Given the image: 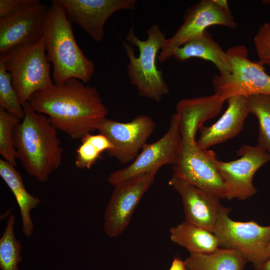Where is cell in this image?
Wrapping results in <instances>:
<instances>
[{"label": "cell", "instance_id": "obj_12", "mask_svg": "<svg viewBox=\"0 0 270 270\" xmlns=\"http://www.w3.org/2000/svg\"><path fill=\"white\" fill-rule=\"evenodd\" d=\"M240 158L230 162L218 160L216 166L224 184L226 198L246 200L257 192L253 178L258 170L270 162V154L257 146L245 144L236 152Z\"/></svg>", "mask_w": 270, "mask_h": 270}, {"label": "cell", "instance_id": "obj_23", "mask_svg": "<svg viewBox=\"0 0 270 270\" xmlns=\"http://www.w3.org/2000/svg\"><path fill=\"white\" fill-rule=\"evenodd\" d=\"M113 148L110 140L104 135L88 134L81 139V144L76 150L75 166L79 169H90L102 154Z\"/></svg>", "mask_w": 270, "mask_h": 270}, {"label": "cell", "instance_id": "obj_32", "mask_svg": "<svg viewBox=\"0 0 270 270\" xmlns=\"http://www.w3.org/2000/svg\"><path fill=\"white\" fill-rule=\"evenodd\" d=\"M267 254H268V258H270V244H269L268 246V248Z\"/></svg>", "mask_w": 270, "mask_h": 270}, {"label": "cell", "instance_id": "obj_26", "mask_svg": "<svg viewBox=\"0 0 270 270\" xmlns=\"http://www.w3.org/2000/svg\"><path fill=\"white\" fill-rule=\"evenodd\" d=\"M21 120L0 108V154L3 160L15 166L17 159L14 132L15 127Z\"/></svg>", "mask_w": 270, "mask_h": 270}, {"label": "cell", "instance_id": "obj_10", "mask_svg": "<svg viewBox=\"0 0 270 270\" xmlns=\"http://www.w3.org/2000/svg\"><path fill=\"white\" fill-rule=\"evenodd\" d=\"M181 144L178 117L174 113L169 128L158 140L146 144L134 160L128 166L112 172L108 178L113 186L135 176L157 172L166 164L174 165L178 158Z\"/></svg>", "mask_w": 270, "mask_h": 270}, {"label": "cell", "instance_id": "obj_19", "mask_svg": "<svg viewBox=\"0 0 270 270\" xmlns=\"http://www.w3.org/2000/svg\"><path fill=\"white\" fill-rule=\"evenodd\" d=\"M172 56L179 62L192 58L208 60L216 67L220 75L228 74L232 70L230 60L226 52L206 30L175 49Z\"/></svg>", "mask_w": 270, "mask_h": 270}, {"label": "cell", "instance_id": "obj_24", "mask_svg": "<svg viewBox=\"0 0 270 270\" xmlns=\"http://www.w3.org/2000/svg\"><path fill=\"white\" fill-rule=\"evenodd\" d=\"M249 113L258 122L257 146L270 154V94H255L246 97Z\"/></svg>", "mask_w": 270, "mask_h": 270}, {"label": "cell", "instance_id": "obj_13", "mask_svg": "<svg viewBox=\"0 0 270 270\" xmlns=\"http://www.w3.org/2000/svg\"><path fill=\"white\" fill-rule=\"evenodd\" d=\"M156 127L150 117L141 114L126 122L106 118L100 123L97 130L113 145V148L108 152V156L120 164H126L134 160Z\"/></svg>", "mask_w": 270, "mask_h": 270}, {"label": "cell", "instance_id": "obj_31", "mask_svg": "<svg viewBox=\"0 0 270 270\" xmlns=\"http://www.w3.org/2000/svg\"><path fill=\"white\" fill-rule=\"evenodd\" d=\"M254 268V270H270V258Z\"/></svg>", "mask_w": 270, "mask_h": 270}, {"label": "cell", "instance_id": "obj_18", "mask_svg": "<svg viewBox=\"0 0 270 270\" xmlns=\"http://www.w3.org/2000/svg\"><path fill=\"white\" fill-rule=\"evenodd\" d=\"M225 101L215 94L180 100L176 104V114L181 138L196 140L198 130L204 122L220 113Z\"/></svg>", "mask_w": 270, "mask_h": 270}, {"label": "cell", "instance_id": "obj_1", "mask_svg": "<svg viewBox=\"0 0 270 270\" xmlns=\"http://www.w3.org/2000/svg\"><path fill=\"white\" fill-rule=\"evenodd\" d=\"M28 103L47 116L58 130L74 140L97 130L108 112L96 88L76 78L34 93Z\"/></svg>", "mask_w": 270, "mask_h": 270}, {"label": "cell", "instance_id": "obj_6", "mask_svg": "<svg viewBox=\"0 0 270 270\" xmlns=\"http://www.w3.org/2000/svg\"><path fill=\"white\" fill-rule=\"evenodd\" d=\"M232 66L230 73L216 75L212 80L214 94L224 100L237 95L246 97L270 94V76L260 61L250 60L245 46L236 45L226 51Z\"/></svg>", "mask_w": 270, "mask_h": 270}, {"label": "cell", "instance_id": "obj_27", "mask_svg": "<svg viewBox=\"0 0 270 270\" xmlns=\"http://www.w3.org/2000/svg\"><path fill=\"white\" fill-rule=\"evenodd\" d=\"M0 108L22 120L24 112L12 84L10 74L0 60Z\"/></svg>", "mask_w": 270, "mask_h": 270}, {"label": "cell", "instance_id": "obj_30", "mask_svg": "<svg viewBox=\"0 0 270 270\" xmlns=\"http://www.w3.org/2000/svg\"><path fill=\"white\" fill-rule=\"evenodd\" d=\"M169 270H186L184 261L179 258H174Z\"/></svg>", "mask_w": 270, "mask_h": 270}, {"label": "cell", "instance_id": "obj_3", "mask_svg": "<svg viewBox=\"0 0 270 270\" xmlns=\"http://www.w3.org/2000/svg\"><path fill=\"white\" fill-rule=\"evenodd\" d=\"M43 36L48 59L53 66L55 84L76 78L84 83L90 81L95 66L78 46L71 22L58 0H52L48 8Z\"/></svg>", "mask_w": 270, "mask_h": 270}, {"label": "cell", "instance_id": "obj_9", "mask_svg": "<svg viewBox=\"0 0 270 270\" xmlns=\"http://www.w3.org/2000/svg\"><path fill=\"white\" fill-rule=\"evenodd\" d=\"M216 153L202 150L196 140H182L173 175L221 199L226 197L224 184L216 166Z\"/></svg>", "mask_w": 270, "mask_h": 270}, {"label": "cell", "instance_id": "obj_22", "mask_svg": "<svg viewBox=\"0 0 270 270\" xmlns=\"http://www.w3.org/2000/svg\"><path fill=\"white\" fill-rule=\"evenodd\" d=\"M247 262L239 252L224 248L208 254H190L184 260L186 270H244Z\"/></svg>", "mask_w": 270, "mask_h": 270}, {"label": "cell", "instance_id": "obj_20", "mask_svg": "<svg viewBox=\"0 0 270 270\" xmlns=\"http://www.w3.org/2000/svg\"><path fill=\"white\" fill-rule=\"evenodd\" d=\"M0 176L12 192L18 205L22 232L26 236L30 237L34 230L31 211L40 204V200L28 193L15 166L2 158L0 159Z\"/></svg>", "mask_w": 270, "mask_h": 270}, {"label": "cell", "instance_id": "obj_33", "mask_svg": "<svg viewBox=\"0 0 270 270\" xmlns=\"http://www.w3.org/2000/svg\"><path fill=\"white\" fill-rule=\"evenodd\" d=\"M262 2L267 4H270V0H263Z\"/></svg>", "mask_w": 270, "mask_h": 270}, {"label": "cell", "instance_id": "obj_16", "mask_svg": "<svg viewBox=\"0 0 270 270\" xmlns=\"http://www.w3.org/2000/svg\"><path fill=\"white\" fill-rule=\"evenodd\" d=\"M168 184L181 197L185 221L213 233L221 198L173 174Z\"/></svg>", "mask_w": 270, "mask_h": 270}, {"label": "cell", "instance_id": "obj_5", "mask_svg": "<svg viewBox=\"0 0 270 270\" xmlns=\"http://www.w3.org/2000/svg\"><path fill=\"white\" fill-rule=\"evenodd\" d=\"M0 60L11 75L12 86L22 106L34 93L54 84L44 36L36 42L10 49L0 54Z\"/></svg>", "mask_w": 270, "mask_h": 270}, {"label": "cell", "instance_id": "obj_29", "mask_svg": "<svg viewBox=\"0 0 270 270\" xmlns=\"http://www.w3.org/2000/svg\"><path fill=\"white\" fill-rule=\"evenodd\" d=\"M32 0H0V18L7 16Z\"/></svg>", "mask_w": 270, "mask_h": 270}, {"label": "cell", "instance_id": "obj_21", "mask_svg": "<svg viewBox=\"0 0 270 270\" xmlns=\"http://www.w3.org/2000/svg\"><path fill=\"white\" fill-rule=\"evenodd\" d=\"M172 242L186 248L190 254H208L220 248L214 233L185 220L170 230Z\"/></svg>", "mask_w": 270, "mask_h": 270}, {"label": "cell", "instance_id": "obj_14", "mask_svg": "<svg viewBox=\"0 0 270 270\" xmlns=\"http://www.w3.org/2000/svg\"><path fill=\"white\" fill-rule=\"evenodd\" d=\"M48 6L38 0L0 18V54L17 46L34 43L43 36Z\"/></svg>", "mask_w": 270, "mask_h": 270}, {"label": "cell", "instance_id": "obj_4", "mask_svg": "<svg viewBox=\"0 0 270 270\" xmlns=\"http://www.w3.org/2000/svg\"><path fill=\"white\" fill-rule=\"evenodd\" d=\"M148 38L141 40L133 26L128 30L122 46L128 60L127 72L130 83L136 86L139 96L160 102L169 93L162 71L158 68V54L162 48L166 35L156 24L146 30Z\"/></svg>", "mask_w": 270, "mask_h": 270}, {"label": "cell", "instance_id": "obj_7", "mask_svg": "<svg viewBox=\"0 0 270 270\" xmlns=\"http://www.w3.org/2000/svg\"><path fill=\"white\" fill-rule=\"evenodd\" d=\"M230 208L222 206L213 233L220 246L235 250L256 266L268 258L270 225L262 226L254 221L237 222L229 217Z\"/></svg>", "mask_w": 270, "mask_h": 270}, {"label": "cell", "instance_id": "obj_17", "mask_svg": "<svg viewBox=\"0 0 270 270\" xmlns=\"http://www.w3.org/2000/svg\"><path fill=\"white\" fill-rule=\"evenodd\" d=\"M228 106L224 114L214 124L199 128L200 135L196 141L201 149L224 142L237 136L243 128L245 120L250 114L246 106V97L234 96L226 100Z\"/></svg>", "mask_w": 270, "mask_h": 270}, {"label": "cell", "instance_id": "obj_28", "mask_svg": "<svg viewBox=\"0 0 270 270\" xmlns=\"http://www.w3.org/2000/svg\"><path fill=\"white\" fill-rule=\"evenodd\" d=\"M254 42L258 61L270 66V22H265L260 27Z\"/></svg>", "mask_w": 270, "mask_h": 270}, {"label": "cell", "instance_id": "obj_11", "mask_svg": "<svg viewBox=\"0 0 270 270\" xmlns=\"http://www.w3.org/2000/svg\"><path fill=\"white\" fill-rule=\"evenodd\" d=\"M156 172L141 174L114 186L104 215V228L108 236L116 237L126 228L136 208L153 184Z\"/></svg>", "mask_w": 270, "mask_h": 270}, {"label": "cell", "instance_id": "obj_15", "mask_svg": "<svg viewBox=\"0 0 270 270\" xmlns=\"http://www.w3.org/2000/svg\"><path fill=\"white\" fill-rule=\"evenodd\" d=\"M71 22L80 26L94 41L102 42L108 18L121 10H133L136 0H58Z\"/></svg>", "mask_w": 270, "mask_h": 270}, {"label": "cell", "instance_id": "obj_25", "mask_svg": "<svg viewBox=\"0 0 270 270\" xmlns=\"http://www.w3.org/2000/svg\"><path fill=\"white\" fill-rule=\"evenodd\" d=\"M16 218L9 214L3 234L0 238V268L1 270H19L18 264L22 261L20 241L14 234Z\"/></svg>", "mask_w": 270, "mask_h": 270}, {"label": "cell", "instance_id": "obj_8", "mask_svg": "<svg viewBox=\"0 0 270 270\" xmlns=\"http://www.w3.org/2000/svg\"><path fill=\"white\" fill-rule=\"evenodd\" d=\"M220 25L235 28L236 24L226 0H201L188 8L184 21L175 34L166 38L158 56V62H164L178 48L201 35L207 28Z\"/></svg>", "mask_w": 270, "mask_h": 270}, {"label": "cell", "instance_id": "obj_2", "mask_svg": "<svg viewBox=\"0 0 270 270\" xmlns=\"http://www.w3.org/2000/svg\"><path fill=\"white\" fill-rule=\"evenodd\" d=\"M23 108L24 117L14 132L16 159L29 175L46 182L62 163L63 150L58 130L47 116L34 111L28 102Z\"/></svg>", "mask_w": 270, "mask_h": 270}]
</instances>
